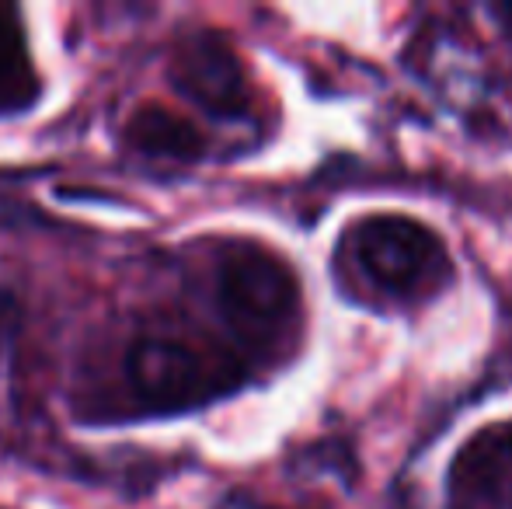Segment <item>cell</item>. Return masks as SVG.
I'll return each instance as SVG.
<instances>
[{
	"mask_svg": "<svg viewBox=\"0 0 512 509\" xmlns=\"http://www.w3.org/2000/svg\"><path fill=\"white\" fill-rule=\"evenodd\" d=\"M216 304L244 346L269 353L297 328V272L276 252L255 241H234L216 265Z\"/></svg>",
	"mask_w": 512,
	"mask_h": 509,
	"instance_id": "7a4b0ae2",
	"label": "cell"
},
{
	"mask_svg": "<svg viewBox=\"0 0 512 509\" xmlns=\"http://www.w3.org/2000/svg\"><path fill=\"white\" fill-rule=\"evenodd\" d=\"M39 98V77L28 60L25 35L11 11L0 7V116H18Z\"/></svg>",
	"mask_w": 512,
	"mask_h": 509,
	"instance_id": "52a82bcc",
	"label": "cell"
},
{
	"mask_svg": "<svg viewBox=\"0 0 512 509\" xmlns=\"http://www.w3.org/2000/svg\"><path fill=\"white\" fill-rule=\"evenodd\" d=\"M488 11H492V18L499 21L502 32H506V35H509V42H512V0H506V4H492Z\"/></svg>",
	"mask_w": 512,
	"mask_h": 509,
	"instance_id": "ba28073f",
	"label": "cell"
},
{
	"mask_svg": "<svg viewBox=\"0 0 512 509\" xmlns=\"http://www.w3.org/2000/svg\"><path fill=\"white\" fill-rule=\"evenodd\" d=\"M450 489L464 506L512 509V422L481 429L450 468Z\"/></svg>",
	"mask_w": 512,
	"mask_h": 509,
	"instance_id": "5b68a950",
	"label": "cell"
},
{
	"mask_svg": "<svg viewBox=\"0 0 512 509\" xmlns=\"http://www.w3.org/2000/svg\"><path fill=\"white\" fill-rule=\"evenodd\" d=\"M171 81L209 116L241 119L251 109V88L234 46L213 28L189 32L171 56Z\"/></svg>",
	"mask_w": 512,
	"mask_h": 509,
	"instance_id": "277c9868",
	"label": "cell"
},
{
	"mask_svg": "<svg viewBox=\"0 0 512 509\" xmlns=\"http://www.w3.org/2000/svg\"><path fill=\"white\" fill-rule=\"evenodd\" d=\"M126 377L147 412L178 415L230 394L244 374L230 356H213L182 339L147 335L129 349Z\"/></svg>",
	"mask_w": 512,
	"mask_h": 509,
	"instance_id": "3957f363",
	"label": "cell"
},
{
	"mask_svg": "<svg viewBox=\"0 0 512 509\" xmlns=\"http://www.w3.org/2000/svg\"><path fill=\"white\" fill-rule=\"evenodd\" d=\"M338 252L373 293L401 304L432 297L453 276V262L439 234L398 213L359 220Z\"/></svg>",
	"mask_w": 512,
	"mask_h": 509,
	"instance_id": "6da1fadb",
	"label": "cell"
},
{
	"mask_svg": "<svg viewBox=\"0 0 512 509\" xmlns=\"http://www.w3.org/2000/svg\"><path fill=\"white\" fill-rule=\"evenodd\" d=\"M126 143L154 161H196L203 154V133L178 112L143 102L126 123Z\"/></svg>",
	"mask_w": 512,
	"mask_h": 509,
	"instance_id": "8992f818",
	"label": "cell"
}]
</instances>
